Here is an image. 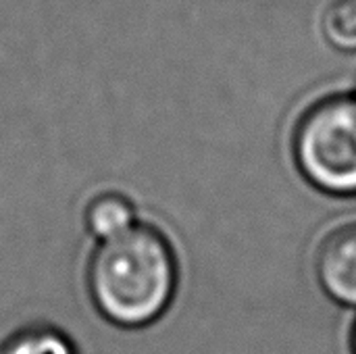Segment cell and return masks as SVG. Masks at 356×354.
Segmentation results:
<instances>
[{"label":"cell","instance_id":"cell-1","mask_svg":"<svg viewBox=\"0 0 356 354\" xmlns=\"http://www.w3.org/2000/svg\"><path fill=\"white\" fill-rule=\"evenodd\" d=\"M177 286L175 248L150 223L98 242L86 267V288L96 313L121 330H142L159 321L173 305Z\"/></svg>","mask_w":356,"mask_h":354},{"label":"cell","instance_id":"cell-2","mask_svg":"<svg viewBox=\"0 0 356 354\" xmlns=\"http://www.w3.org/2000/svg\"><path fill=\"white\" fill-rule=\"evenodd\" d=\"M292 156L319 192L356 198V92L330 94L307 106L292 134Z\"/></svg>","mask_w":356,"mask_h":354},{"label":"cell","instance_id":"cell-3","mask_svg":"<svg viewBox=\"0 0 356 354\" xmlns=\"http://www.w3.org/2000/svg\"><path fill=\"white\" fill-rule=\"evenodd\" d=\"M315 277L330 300L356 311V221L321 240L315 252Z\"/></svg>","mask_w":356,"mask_h":354},{"label":"cell","instance_id":"cell-4","mask_svg":"<svg viewBox=\"0 0 356 354\" xmlns=\"http://www.w3.org/2000/svg\"><path fill=\"white\" fill-rule=\"evenodd\" d=\"M138 223L134 200L117 190L94 194L83 209V225L96 242L113 240Z\"/></svg>","mask_w":356,"mask_h":354},{"label":"cell","instance_id":"cell-5","mask_svg":"<svg viewBox=\"0 0 356 354\" xmlns=\"http://www.w3.org/2000/svg\"><path fill=\"white\" fill-rule=\"evenodd\" d=\"M0 354H79L73 338L52 323H27L15 330Z\"/></svg>","mask_w":356,"mask_h":354},{"label":"cell","instance_id":"cell-6","mask_svg":"<svg viewBox=\"0 0 356 354\" xmlns=\"http://www.w3.org/2000/svg\"><path fill=\"white\" fill-rule=\"evenodd\" d=\"M321 27L334 48L356 52V0H332L323 13Z\"/></svg>","mask_w":356,"mask_h":354},{"label":"cell","instance_id":"cell-7","mask_svg":"<svg viewBox=\"0 0 356 354\" xmlns=\"http://www.w3.org/2000/svg\"><path fill=\"white\" fill-rule=\"evenodd\" d=\"M350 353L356 354V321H355V328H353V332H350Z\"/></svg>","mask_w":356,"mask_h":354}]
</instances>
